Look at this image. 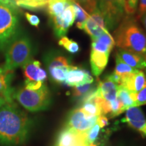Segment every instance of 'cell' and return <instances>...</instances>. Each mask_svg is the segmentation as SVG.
Returning a JSON list of instances; mask_svg holds the SVG:
<instances>
[{
  "mask_svg": "<svg viewBox=\"0 0 146 146\" xmlns=\"http://www.w3.org/2000/svg\"><path fill=\"white\" fill-rule=\"evenodd\" d=\"M54 146H56V145H54Z\"/></svg>",
  "mask_w": 146,
  "mask_h": 146,
  "instance_id": "7bdbcfd3",
  "label": "cell"
},
{
  "mask_svg": "<svg viewBox=\"0 0 146 146\" xmlns=\"http://www.w3.org/2000/svg\"><path fill=\"white\" fill-rule=\"evenodd\" d=\"M83 30L90 36L91 40L97 39L104 33L108 31L104 17L99 8H97L94 12L89 14Z\"/></svg>",
  "mask_w": 146,
  "mask_h": 146,
  "instance_id": "ba28073f",
  "label": "cell"
},
{
  "mask_svg": "<svg viewBox=\"0 0 146 146\" xmlns=\"http://www.w3.org/2000/svg\"><path fill=\"white\" fill-rule=\"evenodd\" d=\"M41 62L38 60L31 59L23 66L24 74L26 81H36V74L39 69L41 68Z\"/></svg>",
  "mask_w": 146,
  "mask_h": 146,
  "instance_id": "d6986e66",
  "label": "cell"
},
{
  "mask_svg": "<svg viewBox=\"0 0 146 146\" xmlns=\"http://www.w3.org/2000/svg\"><path fill=\"white\" fill-rule=\"evenodd\" d=\"M140 133L143 136H146V123L145 124V125L143 126V129H141V132H140Z\"/></svg>",
  "mask_w": 146,
  "mask_h": 146,
  "instance_id": "f35d334b",
  "label": "cell"
},
{
  "mask_svg": "<svg viewBox=\"0 0 146 146\" xmlns=\"http://www.w3.org/2000/svg\"><path fill=\"white\" fill-rule=\"evenodd\" d=\"M12 76V72L0 73V96L4 98L8 103L14 102L12 95L14 90L10 86Z\"/></svg>",
  "mask_w": 146,
  "mask_h": 146,
  "instance_id": "e0dca14e",
  "label": "cell"
},
{
  "mask_svg": "<svg viewBox=\"0 0 146 146\" xmlns=\"http://www.w3.org/2000/svg\"><path fill=\"white\" fill-rule=\"evenodd\" d=\"M98 116H90L81 108L74 109L69 114L65 127L74 132L85 134L96 124Z\"/></svg>",
  "mask_w": 146,
  "mask_h": 146,
  "instance_id": "52a82bcc",
  "label": "cell"
},
{
  "mask_svg": "<svg viewBox=\"0 0 146 146\" xmlns=\"http://www.w3.org/2000/svg\"><path fill=\"white\" fill-rule=\"evenodd\" d=\"M119 146H125V145H119Z\"/></svg>",
  "mask_w": 146,
  "mask_h": 146,
  "instance_id": "b9f144b4",
  "label": "cell"
},
{
  "mask_svg": "<svg viewBox=\"0 0 146 146\" xmlns=\"http://www.w3.org/2000/svg\"><path fill=\"white\" fill-rule=\"evenodd\" d=\"M145 72V75H146V70H145V72Z\"/></svg>",
  "mask_w": 146,
  "mask_h": 146,
  "instance_id": "60d3db41",
  "label": "cell"
},
{
  "mask_svg": "<svg viewBox=\"0 0 146 146\" xmlns=\"http://www.w3.org/2000/svg\"><path fill=\"white\" fill-rule=\"evenodd\" d=\"M72 66V65L68 67L57 66L47 69L50 74L51 79L55 83L58 84L64 83L68 71Z\"/></svg>",
  "mask_w": 146,
  "mask_h": 146,
  "instance_id": "44dd1931",
  "label": "cell"
},
{
  "mask_svg": "<svg viewBox=\"0 0 146 146\" xmlns=\"http://www.w3.org/2000/svg\"><path fill=\"white\" fill-rule=\"evenodd\" d=\"M87 133L81 134L76 133L65 127L58 134L55 145L56 146H82L86 144Z\"/></svg>",
  "mask_w": 146,
  "mask_h": 146,
  "instance_id": "8fae6325",
  "label": "cell"
},
{
  "mask_svg": "<svg viewBox=\"0 0 146 146\" xmlns=\"http://www.w3.org/2000/svg\"><path fill=\"white\" fill-rule=\"evenodd\" d=\"M96 123L98 124V125L100 126V128H104L106 126L108 125V119L106 117V116L105 115L101 114L100 116H98V118H97V122Z\"/></svg>",
  "mask_w": 146,
  "mask_h": 146,
  "instance_id": "836d02e7",
  "label": "cell"
},
{
  "mask_svg": "<svg viewBox=\"0 0 146 146\" xmlns=\"http://www.w3.org/2000/svg\"><path fill=\"white\" fill-rule=\"evenodd\" d=\"M135 102V106H141L146 104V87L136 93H131Z\"/></svg>",
  "mask_w": 146,
  "mask_h": 146,
  "instance_id": "f1b7e54d",
  "label": "cell"
},
{
  "mask_svg": "<svg viewBox=\"0 0 146 146\" xmlns=\"http://www.w3.org/2000/svg\"><path fill=\"white\" fill-rule=\"evenodd\" d=\"M116 54L124 62L136 70H146V59L140 55L118 48Z\"/></svg>",
  "mask_w": 146,
  "mask_h": 146,
  "instance_id": "4fadbf2b",
  "label": "cell"
},
{
  "mask_svg": "<svg viewBox=\"0 0 146 146\" xmlns=\"http://www.w3.org/2000/svg\"><path fill=\"white\" fill-rule=\"evenodd\" d=\"M58 44L63 47L70 54H76L80 51V46L77 42L69 39L67 36H62L58 41Z\"/></svg>",
  "mask_w": 146,
  "mask_h": 146,
  "instance_id": "484cf974",
  "label": "cell"
},
{
  "mask_svg": "<svg viewBox=\"0 0 146 146\" xmlns=\"http://www.w3.org/2000/svg\"><path fill=\"white\" fill-rule=\"evenodd\" d=\"M124 10L127 14H134L137 9L138 0H123Z\"/></svg>",
  "mask_w": 146,
  "mask_h": 146,
  "instance_id": "f546056e",
  "label": "cell"
},
{
  "mask_svg": "<svg viewBox=\"0 0 146 146\" xmlns=\"http://www.w3.org/2000/svg\"><path fill=\"white\" fill-rule=\"evenodd\" d=\"M125 116L122 120L133 130L141 132L146 123V118L139 106H131L125 111Z\"/></svg>",
  "mask_w": 146,
  "mask_h": 146,
  "instance_id": "7c38bea8",
  "label": "cell"
},
{
  "mask_svg": "<svg viewBox=\"0 0 146 146\" xmlns=\"http://www.w3.org/2000/svg\"><path fill=\"white\" fill-rule=\"evenodd\" d=\"M99 10L104 17L107 28L114 29L121 21L124 14L123 0H97Z\"/></svg>",
  "mask_w": 146,
  "mask_h": 146,
  "instance_id": "8992f818",
  "label": "cell"
},
{
  "mask_svg": "<svg viewBox=\"0 0 146 146\" xmlns=\"http://www.w3.org/2000/svg\"><path fill=\"white\" fill-rule=\"evenodd\" d=\"M0 3H3L4 5H9L12 8L17 9L18 6L14 0H0Z\"/></svg>",
  "mask_w": 146,
  "mask_h": 146,
  "instance_id": "d590c367",
  "label": "cell"
},
{
  "mask_svg": "<svg viewBox=\"0 0 146 146\" xmlns=\"http://www.w3.org/2000/svg\"><path fill=\"white\" fill-rule=\"evenodd\" d=\"M146 13V0H140L139 4L137 17L141 18Z\"/></svg>",
  "mask_w": 146,
  "mask_h": 146,
  "instance_id": "d6a6232c",
  "label": "cell"
},
{
  "mask_svg": "<svg viewBox=\"0 0 146 146\" xmlns=\"http://www.w3.org/2000/svg\"><path fill=\"white\" fill-rule=\"evenodd\" d=\"M33 121L14 102L0 108V145L21 146L27 141Z\"/></svg>",
  "mask_w": 146,
  "mask_h": 146,
  "instance_id": "6da1fadb",
  "label": "cell"
},
{
  "mask_svg": "<svg viewBox=\"0 0 146 146\" xmlns=\"http://www.w3.org/2000/svg\"><path fill=\"white\" fill-rule=\"evenodd\" d=\"M5 71L4 70V69H3V68H1V67H0V73H3L5 72Z\"/></svg>",
  "mask_w": 146,
  "mask_h": 146,
  "instance_id": "ab89813d",
  "label": "cell"
},
{
  "mask_svg": "<svg viewBox=\"0 0 146 146\" xmlns=\"http://www.w3.org/2000/svg\"><path fill=\"white\" fill-rule=\"evenodd\" d=\"M33 45L31 39L25 35L20 33L5 50V72H12L15 69L23 67L32 59Z\"/></svg>",
  "mask_w": 146,
  "mask_h": 146,
  "instance_id": "3957f363",
  "label": "cell"
},
{
  "mask_svg": "<svg viewBox=\"0 0 146 146\" xmlns=\"http://www.w3.org/2000/svg\"><path fill=\"white\" fill-rule=\"evenodd\" d=\"M141 21L144 26V28H145L146 30V13L141 17Z\"/></svg>",
  "mask_w": 146,
  "mask_h": 146,
  "instance_id": "8d00e7d4",
  "label": "cell"
},
{
  "mask_svg": "<svg viewBox=\"0 0 146 146\" xmlns=\"http://www.w3.org/2000/svg\"><path fill=\"white\" fill-rule=\"evenodd\" d=\"M17 5V6L23 7V8L28 9L29 4L31 2L32 0H14Z\"/></svg>",
  "mask_w": 146,
  "mask_h": 146,
  "instance_id": "e575fe53",
  "label": "cell"
},
{
  "mask_svg": "<svg viewBox=\"0 0 146 146\" xmlns=\"http://www.w3.org/2000/svg\"><path fill=\"white\" fill-rule=\"evenodd\" d=\"M72 3L73 8H74V14H75L76 27L83 30V27L89 14L87 12H85V10L83 8H81V5H78L77 3L73 1H72Z\"/></svg>",
  "mask_w": 146,
  "mask_h": 146,
  "instance_id": "603a6c76",
  "label": "cell"
},
{
  "mask_svg": "<svg viewBox=\"0 0 146 146\" xmlns=\"http://www.w3.org/2000/svg\"><path fill=\"white\" fill-rule=\"evenodd\" d=\"M71 0H50L47 5V12L50 17L61 15Z\"/></svg>",
  "mask_w": 146,
  "mask_h": 146,
  "instance_id": "ffe728a7",
  "label": "cell"
},
{
  "mask_svg": "<svg viewBox=\"0 0 146 146\" xmlns=\"http://www.w3.org/2000/svg\"><path fill=\"white\" fill-rule=\"evenodd\" d=\"M94 81V78L89 71L72 66L67 72L64 84L68 87H74L93 83Z\"/></svg>",
  "mask_w": 146,
  "mask_h": 146,
  "instance_id": "30bf717a",
  "label": "cell"
},
{
  "mask_svg": "<svg viewBox=\"0 0 146 146\" xmlns=\"http://www.w3.org/2000/svg\"><path fill=\"white\" fill-rule=\"evenodd\" d=\"M118 48L143 56L146 59V34L133 18H124L114 31Z\"/></svg>",
  "mask_w": 146,
  "mask_h": 146,
  "instance_id": "7a4b0ae2",
  "label": "cell"
},
{
  "mask_svg": "<svg viewBox=\"0 0 146 146\" xmlns=\"http://www.w3.org/2000/svg\"><path fill=\"white\" fill-rule=\"evenodd\" d=\"M50 0H32L29 4L28 9L30 10H39L46 7Z\"/></svg>",
  "mask_w": 146,
  "mask_h": 146,
  "instance_id": "4dcf8cb0",
  "label": "cell"
},
{
  "mask_svg": "<svg viewBox=\"0 0 146 146\" xmlns=\"http://www.w3.org/2000/svg\"><path fill=\"white\" fill-rule=\"evenodd\" d=\"M120 85L131 93H136L146 87V75L143 70H137L120 77Z\"/></svg>",
  "mask_w": 146,
  "mask_h": 146,
  "instance_id": "9c48e42d",
  "label": "cell"
},
{
  "mask_svg": "<svg viewBox=\"0 0 146 146\" xmlns=\"http://www.w3.org/2000/svg\"><path fill=\"white\" fill-rule=\"evenodd\" d=\"M12 97L23 108L32 112L47 110L52 103L50 91L45 83L37 90L22 87L14 91Z\"/></svg>",
  "mask_w": 146,
  "mask_h": 146,
  "instance_id": "277c9868",
  "label": "cell"
},
{
  "mask_svg": "<svg viewBox=\"0 0 146 146\" xmlns=\"http://www.w3.org/2000/svg\"><path fill=\"white\" fill-rule=\"evenodd\" d=\"M81 6L88 14L94 12L98 8L97 0H72Z\"/></svg>",
  "mask_w": 146,
  "mask_h": 146,
  "instance_id": "83f0119b",
  "label": "cell"
},
{
  "mask_svg": "<svg viewBox=\"0 0 146 146\" xmlns=\"http://www.w3.org/2000/svg\"><path fill=\"white\" fill-rule=\"evenodd\" d=\"M20 34L17 9L0 3V52Z\"/></svg>",
  "mask_w": 146,
  "mask_h": 146,
  "instance_id": "5b68a950",
  "label": "cell"
},
{
  "mask_svg": "<svg viewBox=\"0 0 146 146\" xmlns=\"http://www.w3.org/2000/svg\"><path fill=\"white\" fill-rule=\"evenodd\" d=\"M110 55L91 50L90 54V64L93 74L98 77L104 70L108 62Z\"/></svg>",
  "mask_w": 146,
  "mask_h": 146,
  "instance_id": "2e32d148",
  "label": "cell"
},
{
  "mask_svg": "<svg viewBox=\"0 0 146 146\" xmlns=\"http://www.w3.org/2000/svg\"><path fill=\"white\" fill-rule=\"evenodd\" d=\"M91 41V50L109 55L115 46L114 37L110 34L108 31L104 33L97 39Z\"/></svg>",
  "mask_w": 146,
  "mask_h": 146,
  "instance_id": "9a60e30c",
  "label": "cell"
},
{
  "mask_svg": "<svg viewBox=\"0 0 146 146\" xmlns=\"http://www.w3.org/2000/svg\"><path fill=\"white\" fill-rule=\"evenodd\" d=\"M117 98L123 104L125 111L128 108L135 106V102L133 100L132 94L123 85H118Z\"/></svg>",
  "mask_w": 146,
  "mask_h": 146,
  "instance_id": "7402d4cb",
  "label": "cell"
},
{
  "mask_svg": "<svg viewBox=\"0 0 146 146\" xmlns=\"http://www.w3.org/2000/svg\"><path fill=\"white\" fill-rule=\"evenodd\" d=\"M135 70H137L136 69L131 68L125 62H124L117 54L116 55V67H115V70L114 71L115 74L121 77V76L129 74V73L134 72Z\"/></svg>",
  "mask_w": 146,
  "mask_h": 146,
  "instance_id": "4316f807",
  "label": "cell"
},
{
  "mask_svg": "<svg viewBox=\"0 0 146 146\" xmlns=\"http://www.w3.org/2000/svg\"><path fill=\"white\" fill-rule=\"evenodd\" d=\"M96 98L81 104L80 108L90 116H98L102 114L99 106L96 101Z\"/></svg>",
  "mask_w": 146,
  "mask_h": 146,
  "instance_id": "cb8c5ba5",
  "label": "cell"
},
{
  "mask_svg": "<svg viewBox=\"0 0 146 146\" xmlns=\"http://www.w3.org/2000/svg\"><path fill=\"white\" fill-rule=\"evenodd\" d=\"M93 83L85 84V85H81V86L73 87L72 91V98H76V99H81L83 97L90 93L91 91L95 90L97 88V86Z\"/></svg>",
  "mask_w": 146,
  "mask_h": 146,
  "instance_id": "d4e9b609",
  "label": "cell"
},
{
  "mask_svg": "<svg viewBox=\"0 0 146 146\" xmlns=\"http://www.w3.org/2000/svg\"><path fill=\"white\" fill-rule=\"evenodd\" d=\"M45 62L47 69L57 66L68 67L71 66L70 60L66 56L57 52L47 54L45 57Z\"/></svg>",
  "mask_w": 146,
  "mask_h": 146,
  "instance_id": "ac0fdd59",
  "label": "cell"
},
{
  "mask_svg": "<svg viewBox=\"0 0 146 146\" xmlns=\"http://www.w3.org/2000/svg\"><path fill=\"white\" fill-rule=\"evenodd\" d=\"M5 103H7L6 101H5V100L1 96H0V108L2 106L4 105Z\"/></svg>",
  "mask_w": 146,
  "mask_h": 146,
  "instance_id": "74e56055",
  "label": "cell"
},
{
  "mask_svg": "<svg viewBox=\"0 0 146 146\" xmlns=\"http://www.w3.org/2000/svg\"><path fill=\"white\" fill-rule=\"evenodd\" d=\"M118 88V85L106 78L100 81L97 85L98 96L110 102L117 99Z\"/></svg>",
  "mask_w": 146,
  "mask_h": 146,
  "instance_id": "5bb4252c",
  "label": "cell"
},
{
  "mask_svg": "<svg viewBox=\"0 0 146 146\" xmlns=\"http://www.w3.org/2000/svg\"><path fill=\"white\" fill-rule=\"evenodd\" d=\"M25 17H26L27 21L29 22L32 26H34L35 27H37L39 26L40 23V20L38 16L36 15H34V14H31L29 12H26L25 13Z\"/></svg>",
  "mask_w": 146,
  "mask_h": 146,
  "instance_id": "1f68e13d",
  "label": "cell"
}]
</instances>
